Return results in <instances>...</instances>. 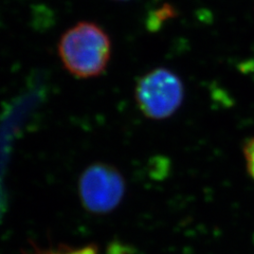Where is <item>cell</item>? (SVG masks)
<instances>
[{
  "label": "cell",
  "instance_id": "obj_2",
  "mask_svg": "<svg viewBox=\"0 0 254 254\" xmlns=\"http://www.w3.org/2000/svg\"><path fill=\"white\" fill-rule=\"evenodd\" d=\"M185 88L180 77L166 68H157L143 75L136 86V101L145 117L163 120L181 106Z\"/></svg>",
  "mask_w": 254,
  "mask_h": 254
},
{
  "label": "cell",
  "instance_id": "obj_4",
  "mask_svg": "<svg viewBox=\"0 0 254 254\" xmlns=\"http://www.w3.org/2000/svg\"><path fill=\"white\" fill-rule=\"evenodd\" d=\"M31 254H99L95 247L92 246H87L82 248H69L66 246H62L57 249H39L34 247L33 252Z\"/></svg>",
  "mask_w": 254,
  "mask_h": 254
},
{
  "label": "cell",
  "instance_id": "obj_1",
  "mask_svg": "<svg viewBox=\"0 0 254 254\" xmlns=\"http://www.w3.org/2000/svg\"><path fill=\"white\" fill-rule=\"evenodd\" d=\"M59 54L63 65L77 77L103 73L111 55L108 34L94 22L82 21L68 29L60 39Z\"/></svg>",
  "mask_w": 254,
  "mask_h": 254
},
{
  "label": "cell",
  "instance_id": "obj_3",
  "mask_svg": "<svg viewBox=\"0 0 254 254\" xmlns=\"http://www.w3.org/2000/svg\"><path fill=\"white\" fill-rule=\"evenodd\" d=\"M79 198L85 209L94 214L114 211L125 194L124 178L117 169L105 163L87 168L78 180Z\"/></svg>",
  "mask_w": 254,
  "mask_h": 254
},
{
  "label": "cell",
  "instance_id": "obj_5",
  "mask_svg": "<svg viewBox=\"0 0 254 254\" xmlns=\"http://www.w3.org/2000/svg\"><path fill=\"white\" fill-rule=\"evenodd\" d=\"M244 156L247 170L254 180V137L246 143L244 147Z\"/></svg>",
  "mask_w": 254,
  "mask_h": 254
}]
</instances>
